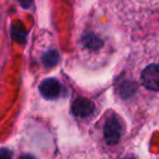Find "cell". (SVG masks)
Listing matches in <instances>:
<instances>
[{
  "mask_svg": "<svg viewBox=\"0 0 159 159\" xmlns=\"http://www.w3.org/2000/svg\"><path fill=\"white\" fill-rule=\"evenodd\" d=\"M118 91L122 99L132 104L159 102V36L143 40L132 49Z\"/></svg>",
  "mask_w": 159,
  "mask_h": 159,
  "instance_id": "1",
  "label": "cell"
},
{
  "mask_svg": "<svg viewBox=\"0 0 159 159\" xmlns=\"http://www.w3.org/2000/svg\"><path fill=\"white\" fill-rule=\"evenodd\" d=\"M106 7L121 23L141 25L159 18V0H104Z\"/></svg>",
  "mask_w": 159,
  "mask_h": 159,
  "instance_id": "2",
  "label": "cell"
},
{
  "mask_svg": "<svg viewBox=\"0 0 159 159\" xmlns=\"http://www.w3.org/2000/svg\"><path fill=\"white\" fill-rule=\"evenodd\" d=\"M122 135V122L116 116L110 117L105 123L104 128V137L105 141L109 145H113L119 139H121Z\"/></svg>",
  "mask_w": 159,
  "mask_h": 159,
  "instance_id": "3",
  "label": "cell"
},
{
  "mask_svg": "<svg viewBox=\"0 0 159 159\" xmlns=\"http://www.w3.org/2000/svg\"><path fill=\"white\" fill-rule=\"evenodd\" d=\"M81 47L85 52L89 53H97L100 52L106 43L104 42L102 36H99L98 34L94 33V32L89 31L87 33L83 34L81 37Z\"/></svg>",
  "mask_w": 159,
  "mask_h": 159,
  "instance_id": "4",
  "label": "cell"
},
{
  "mask_svg": "<svg viewBox=\"0 0 159 159\" xmlns=\"http://www.w3.org/2000/svg\"><path fill=\"white\" fill-rule=\"evenodd\" d=\"M61 91V85L56 79H47L43 81L39 86V92L46 99L57 98Z\"/></svg>",
  "mask_w": 159,
  "mask_h": 159,
  "instance_id": "5",
  "label": "cell"
},
{
  "mask_svg": "<svg viewBox=\"0 0 159 159\" xmlns=\"http://www.w3.org/2000/svg\"><path fill=\"white\" fill-rule=\"evenodd\" d=\"M93 104L85 98H79L73 102L72 112L79 117H87L93 112Z\"/></svg>",
  "mask_w": 159,
  "mask_h": 159,
  "instance_id": "6",
  "label": "cell"
},
{
  "mask_svg": "<svg viewBox=\"0 0 159 159\" xmlns=\"http://www.w3.org/2000/svg\"><path fill=\"white\" fill-rule=\"evenodd\" d=\"M59 159H105L98 152L92 149H80L61 156Z\"/></svg>",
  "mask_w": 159,
  "mask_h": 159,
  "instance_id": "7",
  "label": "cell"
},
{
  "mask_svg": "<svg viewBox=\"0 0 159 159\" xmlns=\"http://www.w3.org/2000/svg\"><path fill=\"white\" fill-rule=\"evenodd\" d=\"M58 61V53L57 52H48L44 57V62L46 66H52Z\"/></svg>",
  "mask_w": 159,
  "mask_h": 159,
  "instance_id": "8",
  "label": "cell"
},
{
  "mask_svg": "<svg viewBox=\"0 0 159 159\" xmlns=\"http://www.w3.org/2000/svg\"><path fill=\"white\" fill-rule=\"evenodd\" d=\"M0 159H11L10 152L7 149H1L0 150Z\"/></svg>",
  "mask_w": 159,
  "mask_h": 159,
  "instance_id": "9",
  "label": "cell"
},
{
  "mask_svg": "<svg viewBox=\"0 0 159 159\" xmlns=\"http://www.w3.org/2000/svg\"><path fill=\"white\" fill-rule=\"evenodd\" d=\"M19 159H34V157L31 155H22Z\"/></svg>",
  "mask_w": 159,
  "mask_h": 159,
  "instance_id": "10",
  "label": "cell"
}]
</instances>
